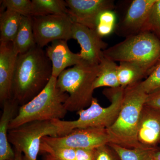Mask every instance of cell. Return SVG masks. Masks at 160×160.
Wrapping results in <instances>:
<instances>
[{
    "label": "cell",
    "mask_w": 160,
    "mask_h": 160,
    "mask_svg": "<svg viewBox=\"0 0 160 160\" xmlns=\"http://www.w3.org/2000/svg\"><path fill=\"white\" fill-rule=\"evenodd\" d=\"M40 152L47 153L58 160H76V149L66 147H53L42 142Z\"/></svg>",
    "instance_id": "cell-26"
},
{
    "label": "cell",
    "mask_w": 160,
    "mask_h": 160,
    "mask_svg": "<svg viewBox=\"0 0 160 160\" xmlns=\"http://www.w3.org/2000/svg\"><path fill=\"white\" fill-rule=\"evenodd\" d=\"M93 149H76V160H93Z\"/></svg>",
    "instance_id": "cell-30"
},
{
    "label": "cell",
    "mask_w": 160,
    "mask_h": 160,
    "mask_svg": "<svg viewBox=\"0 0 160 160\" xmlns=\"http://www.w3.org/2000/svg\"><path fill=\"white\" fill-rule=\"evenodd\" d=\"M15 158L13 160H23L22 153L19 150L14 149Z\"/></svg>",
    "instance_id": "cell-31"
},
{
    "label": "cell",
    "mask_w": 160,
    "mask_h": 160,
    "mask_svg": "<svg viewBox=\"0 0 160 160\" xmlns=\"http://www.w3.org/2000/svg\"><path fill=\"white\" fill-rule=\"evenodd\" d=\"M137 138L142 148L157 147L160 143V111L144 106L140 115Z\"/></svg>",
    "instance_id": "cell-12"
},
{
    "label": "cell",
    "mask_w": 160,
    "mask_h": 160,
    "mask_svg": "<svg viewBox=\"0 0 160 160\" xmlns=\"http://www.w3.org/2000/svg\"><path fill=\"white\" fill-rule=\"evenodd\" d=\"M3 112L0 119V160H13L14 150L8 140L9 124L18 114L20 106L13 98L2 105Z\"/></svg>",
    "instance_id": "cell-16"
},
{
    "label": "cell",
    "mask_w": 160,
    "mask_h": 160,
    "mask_svg": "<svg viewBox=\"0 0 160 160\" xmlns=\"http://www.w3.org/2000/svg\"><path fill=\"white\" fill-rule=\"evenodd\" d=\"M12 42L13 51L17 55L27 52L36 46L32 28V18L22 16L17 34Z\"/></svg>",
    "instance_id": "cell-17"
},
{
    "label": "cell",
    "mask_w": 160,
    "mask_h": 160,
    "mask_svg": "<svg viewBox=\"0 0 160 160\" xmlns=\"http://www.w3.org/2000/svg\"><path fill=\"white\" fill-rule=\"evenodd\" d=\"M98 71L99 65L83 62L65 69L58 77V88L69 94L64 103L67 111L77 112L90 106Z\"/></svg>",
    "instance_id": "cell-4"
},
{
    "label": "cell",
    "mask_w": 160,
    "mask_h": 160,
    "mask_svg": "<svg viewBox=\"0 0 160 160\" xmlns=\"http://www.w3.org/2000/svg\"><path fill=\"white\" fill-rule=\"evenodd\" d=\"M108 144L117 153L121 160H154L155 154L158 150L157 147L129 149L113 143Z\"/></svg>",
    "instance_id": "cell-21"
},
{
    "label": "cell",
    "mask_w": 160,
    "mask_h": 160,
    "mask_svg": "<svg viewBox=\"0 0 160 160\" xmlns=\"http://www.w3.org/2000/svg\"><path fill=\"white\" fill-rule=\"evenodd\" d=\"M42 16L46 15H68L66 1L63 0H32Z\"/></svg>",
    "instance_id": "cell-23"
},
{
    "label": "cell",
    "mask_w": 160,
    "mask_h": 160,
    "mask_svg": "<svg viewBox=\"0 0 160 160\" xmlns=\"http://www.w3.org/2000/svg\"><path fill=\"white\" fill-rule=\"evenodd\" d=\"M57 78L52 77L46 87L29 102L20 106L16 116L9 124V129L33 121L61 120L68 111L64 103L69 94L57 86Z\"/></svg>",
    "instance_id": "cell-3"
},
{
    "label": "cell",
    "mask_w": 160,
    "mask_h": 160,
    "mask_svg": "<svg viewBox=\"0 0 160 160\" xmlns=\"http://www.w3.org/2000/svg\"><path fill=\"white\" fill-rule=\"evenodd\" d=\"M145 31L151 32L160 40V0L152 7Z\"/></svg>",
    "instance_id": "cell-27"
},
{
    "label": "cell",
    "mask_w": 160,
    "mask_h": 160,
    "mask_svg": "<svg viewBox=\"0 0 160 160\" xmlns=\"http://www.w3.org/2000/svg\"><path fill=\"white\" fill-rule=\"evenodd\" d=\"M103 54L114 62L136 63L149 75L160 61V40L151 32H141L105 49Z\"/></svg>",
    "instance_id": "cell-6"
},
{
    "label": "cell",
    "mask_w": 160,
    "mask_h": 160,
    "mask_svg": "<svg viewBox=\"0 0 160 160\" xmlns=\"http://www.w3.org/2000/svg\"><path fill=\"white\" fill-rule=\"evenodd\" d=\"M140 89L147 95L160 90V61L148 75L146 79L138 83Z\"/></svg>",
    "instance_id": "cell-25"
},
{
    "label": "cell",
    "mask_w": 160,
    "mask_h": 160,
    "mask_svg": "<svg viewBox=\"0 0 160 160\" xmlns=\"http://www.w3.org/2000/svg\"><path fill=\"white\" fill-rule=\"evenodd\" d=\"M67 42L65 40L53 41L46 49V55L52 65V76L57 78L67 67L83 62L80 53H73L70 50Z\"/></svg>",
    "instance_id": "cell-15"
},
{
    "label": "cell",
    "mask_w": 160,
    "mask_h": 160,
    "mask_svg": "<svg viewBox=\"0 0 160 160\" xmlns=\"http://www.w3.org/2000/svg\"><path fill=\"white\" fill-rule=\"evenodd\" d=\"M58 132L52 121H33L9 129L8 140L14 149L23 153V160H38L42 138L58 137Z\"/></svg>",
    "instance_id": "cell-7"
},
{
    "label": "cell",
    "mask_w": 160,
    "mask_h": 160,
    "mask_svg": "<svg viewBox=\"0 0 160 160\" xmlns=\"http://www.w3.org/2000/svg\"><path fill=\"white\" fill-rule=\"evenodd\" d=\"M36 44L43 48L56 40L72 39L73 22L68 15H46L32 18Z\"/></svg>",
    "instance_id": "cell-8"
},
{
    "label": "cell",
    "mask_w": 160,
    "mask_h": 160,
    "mask_svg": "<svg viewBox=\"0 0 160 160\" xmlns=\"http://www.w3.org/2000/svg\"><path fill=\"white\" fill-rule=\"evenodd\" d=\"M43 160H58L55 158L53 157L50 155L47 154V153H44V156L43 158Z\"/></svg>",
    "instance_id": "cell-32"
},
{
    "label": "cell",
    "mask_w": 160,
    "mask_h": 160,
    "mask_svg": "<svg viewBox=\"0 0 160 160\" xmlns=\"http://www.w3.org/2000/svg\"><path fill=\"white\" fill-rule=\"evenodd\" d=\"M118 66V77L120 87L125 88L141 82L148 73L145 69L136 63L120 62Z\"/></svg>",
    "instance_id": "cell-20"
},
{
    "label": "cell",
    "mask_w": 160,
    "mask_h": 160,
    "mask_svg": "<svg viewBox=\"0 0 160 160\" xmlns=\"http://www.w3.org/2000/svg\"><path fill=\"white\" fill-rule=\"evenodd\" d=\"M4 9L12 10L22 16L33 18L42 16L34 6L32 1L29 0H3L1 1Z\"/></svg>",
    "instance_id": "cell-22"
},
{
    "label": "cell",
    "mask_w": 160,
    "mask_h": 160,
    "mask_svg": "<svg viewBox=\"0 0 160 160\" xmlns=\"http://www.w3.org/2000/svg\"><path fill=\"white\" fill-rule=\"evenodd\" d=\"M52 77V65L37 45L18 54L15 68L12 97L20 106L29 102L46 87Z\"/></svg>",
    "instance_id": "cell-1"
},
{
    "label": "cell",
    "mask_w": 160,
    "mask_h": 160,
    "mask_svg": "<svg viewBox=\"0 0 160 160\" xmlns=\"http://www.w3.org/2000/svg\"><path fill=\"white\" fill-rule=\"evenodd\" d=\"M42 142L53 147L94 149L111 142V139L107 129L91 127L75 129L63 136L45 137Z\"/></svg>",
    "instance_id": "cell-9"
},
{
    "label": "cell",
    "mask_w": 160,
    "mask_h": 160,
    "mask_svg": "<svg viewBox=\"0 0 160 160\" xmlns=\"http://www.w3.org/2000/svg\"><path fill=\"white\" fill-rule=\"evenodd\" d=\"M154 160H160V150H158L154 157Z\"/></svg>",
    "instance_id": "cell-33"
},
{
    "label": "cell",
    "mask_w": 160,
    "mask_h": 160,
    "mask_svg": "<svg viewBox=\"0 0 160 160\" xmlns=\"http://www.w3.org/2000/svg\"><path fill=\"white\" fill-rule=\"evenodd\" d=\"M118 66L115 62L104 56L99 64V71L93 87L111 88L120 87L118 77Z\"/></svg>",
    "instance_id": "cell-18"
},
{
    "label": "cell",
    "mask_w": 160,
    "mask_h": 160,
    "mask_svg": "<svg viewBox=\"0 0 160 160\" xmlns=\"http://www.w3.org/2000/svg\"><path fill=\"white\" fill-rule=\"evenodd\" d=\"M22 17L18 12L9 9L1 12L0 42H13L18 31Z\"/></svg>",
    "instance_id": "cell-19"
},
{
    "label": "cell",
    "mask_w": 160,
    "mask_h": 160,
    "mask_svg": "<svg viewBox=\"0 0 160 160\" xmlns=\"http://www.w3.org/2000/svg\"><path fill=\"white\" fill-rule=\"evenodd\" d=\"M157 0H134L131 3L122 28L127 37L144 31L153 6Z\"/></svg>",
    "instance_id": "cell-14"
},
{
    "label": "cell",
    "mask_w": 160,
    "mask_h": 160,
    "mask_svg": "<svg viewBox=\"0 0 160 160\" xmlns=\"http://www.w3.org/2000/svg\"><path fill=\"white\" fill-rule=\"evenodd\" d=\"M124 89L119 87L104 90V94L111 102V104L108 107H102L99 104L97 99L93 98L91 105L87 109L77 112L79 115L77 120L70 121L52 120L58 128V137L66 135L77 129L91 127L109 128L114 123L119 113Z\"/></svg>",
    "instance_id": "cell-5"
},
{
    "label": "cell",
    "mask_w": 160,
    "mask_h": 160,
    "mask_svg": "<svg viewBox=\"0 0 160 160\" xmlns=\"http://www.w3.org/2000/svg\"><path fill=\"white\" fill-rule=\"evenodd\" d=\"M18 55L12 42H0V102L12 98V86Z\"/></svg>",
    "instance_id": "cell-13"
},
{
    "label": "cell",
    "mask_w": 160,
    "mask_h": 160,
    "mask_svg": "<svg viewBox=\"0 0 160 160\" xmlns=\"http://www.w3.org/2000/svg\"><path fill=\"white\" fill-rule=\"evenodd\" d=\"M148 95L138 83L124 89L122 107L114 123L107 129L111 142L129 149L142 148L137 138L141 112Z\"/></svg>",
    "instance_id": "cell-2"
},
{
    "label": "cell",
    "mask_w": 160,
    "mask_h": 160,
    "mask_svg": "<svg viewBox=\"0 0 160 160\" xmlns=\"http://www.w3.org/2000/svg\"><path fill=\"white\" fill-rule=\"evenodd\" d=\"M72 38L81 46L80 54L83 62L91 65H99L104 57L103 51L107 44L102 40L94 29L77 23H73Z\"/></svg>",
    "instance_id": "cell-11"
},
{
    "label": "cell",
    "mask_w": 160,
    "mask_h": 160,
    "mask_svg": "<svg viewBox=\"0 0 160 160\" xmlns=\"http://www.w3.org/2000/svg\"><path fill=\"white\" fill-rule=\"evenodd\" d=\"M68 15L73 22L95 30L100 14L112 10L114 4L109 0H66Z\"/></svg>",
    "instance_id": "cell-10"
},
{
    "label": "cell",
    "mask_w": 160,
    "mask_h": 160,
    "mask_svg": "<svg viewBox=\"0 0 160 160\" xmlns=\"http://www.w3.org/2000/svg\"><path fill=\"white\" fill-rule=\"evenodd\" d=\"M93 160H121L119 157L109 144L93 149Z\"/></svg>",
    "instance_id": "cell-28"
},
{
    "label": "cell",
    "mask_w": 160,
    "mask_h": 160,
    "mask_svg": "<svg viewBox=\"0 0 160 160\" xmlns=\"http://www.w3.org/2000/svg\"><path fill=\"white\" fill-rule=\"evenodd\" d=\"M145 105L160 111V90L148 95Z\"/></svg>",
    "instance_id": "cell-29"
},
{
    "label": "cell",
    "mask_w": 160,
    "mask_h": 160,
    "mask_svg": "<svg viewBox=\"0 0 160 160\" xmlns=\"http://www.w3.org/2000/svg\"><path fill=\"white\" fill-rule=\"evenodd\" d=\"M116 16L112 10H106L100 14L95 30L101 37L111 34L115 26Z\"/></svg>",
    "instance_id": "cell-24"
}]
</instances>
